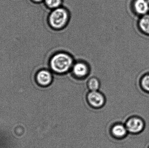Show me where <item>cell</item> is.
I'll use <instances>...</instances> for the list:
<instances>
[{
	"label": "cell",
	"mask_w": 149,
	"mask_h": 148,
	"mask_svg": "<svg viewBox=\"0 0 149 148\" xmlns=\"http://www.w3.org/2000/svg\"><path fill=\"white\" fill-rule=\"evenodd\" d=\"M88 104L94 108H100L105 103V98L100 92L97 91H90L87 96Z\"/></svg>",
	"instance_id": "obj_5"
},
{
	"label": "cell",
	"mask_w": 149,
	"mask_h": 148,
	"mask_svg": "<svg viewBox=\"0 0 149 148\" xmlns=\"http://www.w3.org/2000/svg\"><path fill=\"white\" fill-rule=\"evenodd\" d=\"M111 133L114 138L121 139L126 137L128 132L125 125L117 123L112 127Z\"/></svg>",
	"instance_id": "obj_8"
},
{
	"label": "cell",
	"mask_w": 149,
	"mask_h": 148,
	"mask_svg": "<svg viewBox=\"0 0 149 148\" xmlns=\"http://www.w3.org/2000/svg\"></svg>",
	"instance_id": "obj_15"
},
{
	"label": "cell",
	"mask_w": 149,
	"mask_h": 148,
	"mask_svg": "<svg viewBox=\"0 0 149 148\" xmlns=\"http://www.w3.org/2000/svg\"><path fill=\"white\" fill-rule=\"evenodd\" d=\"M72 73L76 78H85L89 73L88 66L85 63L80 61L76 62L72 66Z\"/></svg>",
	"instance_id": "obj_6"
},
{
	"label": "cell",
	"mask_w": 149,
	"mask_h": 148,
	"mask_svg": "<svg viewBox=\"0 0 149 148\" xmlns=\"http://www.w3.org/2000/svg\"><path fill=\"white\" fill-rule=\"evenodd\" d=\"M100 82L98 78L95 77H92L88 80L87 83L88 88L90 91H97L100 88Z\"/></svg>",
	"instance_id": "obj_10"
},
{
	"label": "cell",
	"mask_w": 149,
	"mask_h": 148,
	"mask_svg": "<svg viewBox=\"0 0 149 148\" xmlns=\"http://www.w3.org/2000/svg\"><path fill=\"white\" fill-rule=\"evenodd\" d=\"M74 64L73 58L70 55L65 52L54 54L50 58L49 66L52 71L59 74H65Z\"/></svg>",
	"instance_id": "obj_1"
},
{
	"label": "cell",
	"mask_w": 149,
	"mask_h": 148,
	"mask_svg": "<svg viewBox=\"0 0 149 148\" xmlns=\"http://www.w3.org/2000/svg\"><path fill=\"white\" fill-rule=\"evenodd\" d=\"M147 1L148 2V3L149 4V0H147Z\"/></svg>",
	"instance_id": "obj_14"
},
{
	"label": "cell",
	"mask_w": 149,
	"mask_h": 148,
	"mask_svg": "<svg viewBox=\"0 0 149 148\" xmlns=\"http://www.w3.org/2000/svg\"><path fill=\"white\" fill-rule=\"evenodd\" d=\"M140 85L142 89L146 93H149V74L144 75L141 78Z\"/></svg>",
	"instance_id": "obj_12"
},
{
	"label": "cell",
	"mask_w": 149,
	"mask_h": 148,
	"mask_svg": "<svg viewBox=\"0 0 149 148\" xmlns=\"http://www.w3.org/2000/svg\"><path fill=\"white\" fill-rule=\"evenodd\" d=\"M35 79L38 85L46 87L51 84L53 81V75L49 70L41 69L36 73Z\"/></svg>",
	"instance_id": "obj_4"
},
{
	"label": "cell",
	"mask_w": 149,
	"mask_h": 148,
	"mask_svg": "<svg viewBox=\"0 0 149 148\" xmlns=\"http://www.w3.org/2000/svg\"><path fill=\"white\" fill-rule=\"evenodd\" d=\"M129 133L132 134H138L141 133L144 128L145 123L141 117L132 116L126 122L125 124Z\"/></svg>",
	"instance_id": "obj_3"
},
{
	"label": "cell",
	"mask_w": 149,
	"mask_h": 148,
	"mask_svg": "<svg viewBox=\"0 0 149 148\" xmlns=\"http://www.w3.org/2000/svg\"><path fill=\"white\" fill-rule=\"evenodd\" d=\"M44 2L47 8L53 10L61 7L63 0H44Z\"/></svg>",
	"instance_id": "obj_11"
},
{
	"label": "cell",
	"mask_w": 149,
	"mask_h": 148,
	"mask_svg": "<svg viewBox=\"0 0 149 148\" xmlns=\"http://www.w3.org/2000/svg\"><path fill=\"white\" fill-rule=\"evenodd\" d=\"M70 19L69 12L63 7L52 10L49 16V24L54 30H61L66 26Z\"/></svg>",
	"instance_id": "obj_2"
},
{
	"label": "cell",
	"mask_w": 149,
	"mask_h": 148,
	"mask_svg": "<svg viewBox=\"0 0 149 148\" xmlns=\"http://www.w3.org/2000/svg\"><path fill=\"white\" fill-rule=\"evenodd\" d=\"M138 26L142 33L149 36V13L140 17Z\"/></svg>",
	"instance_id": "obj_9"
},
{
	"label": "cell",
	"mask_w": 149,
	"mask_h": 148,
	"mask_svg": "<svg viewBox=\"0 0 149 148\" xmlns=\"http://www.w3.org/2000/svg\"><path fill=\"white\" fill-rule=\"evenodd\" d=\"M33 3H36V4H39L41 3L44 2V0H30Z\"/></svg>",
	"instance_id": "obj_13"
},
{
	"label": "cell",
	"mask_w": 149,
	"mask_h": 148,
	"mask_svg": "<svg viewBox=\"0 0 149 148\" xmlns=\"http://www.w3.org/2000/svg\"><path fill=\"white\" fill-rule=\"evenodd\" d=\"M133 8L134 13L140 17L149 13V4L147 0H134Z\"/></svg>",
	"instance_id": "obj_7"
}]
</instances>
